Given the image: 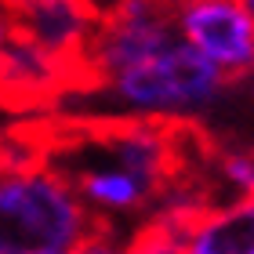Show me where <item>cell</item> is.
Wrapping results in <instances>:
<instances>
[{
    "instance_id": "2",
    "label": "cell",
    "mask_w": 254,
    "mask_h": 254,
    "mask_svg": "<svg viewBox=\"0 0 254 254\" xmlns=\"http://www.w3.org/2000/svg\"><path fill=\"white\" fill-rule=\"evenodd\" d=\"M102 229L48 156L0 175V254H59Z\"/></svg>"
},
{
    "instance_id": "14",
    "label": "cell",
    "mask_w": 254,
    "mask_h": 254,
    "mask_svg": "<svg viewBox=\"0 0 254 254\" xmlns=\"http://www.w3.org/2000/svg\"><path fill=\"white\" fill-rule=\"evenodd\" d=\"M4 167H7L4 164V138H0V175H4Z\"/></svg>"
},
{
    "instance_id": "13",
    "label": "cell",
    "mask_w": 254,
    "mask_h": 254,
    "mask_svg": "<svg viewBox=\"0 0 254 254\" xmlns=\"http://www.w3.org/2000/svg\"><path fill=\"white\" fill-rule=\"evenodd\" d=\"M7 7H15V4H48V0H4Z\"/></svg>"
},
{
    "instance_id": "6",
    "label": "cell",
    "mask_w": 254,
    "mask_h": 254,
    "mask_svg": "<svg viewBox=\"0 0 254 254\" xmlns=\"http://www.w3.org/2000/svg\"><path fill=\"white\" fill-rule=\"evenodd\" d=\"M7 15H11V33L51 51L55 59L80 65L98 22V7L95 0H48V4H15L7 7Z\"/></svg>"
},
{
    "instance_id": "3",
    "label": "cell",
    "mask_w": 254,
    "mask_h": 254,
    "mask_svg": "<svg viewBox=\"0 0 254 254\" xmlns=\"http://www.w3.org/2000/svg\"><path fill=\"white\" fill-rule=\"evenodd\" d=\"M175 33V0H106L84 48V84L164 51Z\"/></svg>"
},
{
    "instance_id": "5",
    "label": "cell",
    "mask_w": 254,
    "mask_h": 254,
    "mask_svg": "<svg viewBox=\"0 0 254 254\" xmlns=\"http://www.w3.org/2000/svg\"><path fill=\"white\" fill-rule=\"evenodd\" d=\"M80 84H84L80 65L55 59L51 51L29 44L18 33H11L0 48V106H44L76 91Z\"/></svg>"
},
{
    "instance_id": "12",
    "label": "cell",
    "mask_w": 254,
    "mask_h": 254,
    "mask_svg": "<svg viewBox=\"0 0 254 254\" xmlns=\"http://www.w3.org/2000/svg\"><path fill=\"white\" fill-rule=\"evenodd\" d=\"M7 37H11V15H7L4 0H0V48L7 44Z\"/></svg>"
},
{
    "instance_id": "1",
    "label": "cell",
    "mask_w": 254,
    "mask_h": 254,
    "mask_svg": "<svg viewBox=\"0 0 254 254\" xmlns=\"http://www.w3.org/2000/svg\"><path fill=\"white\" fill-rule=\"evenodd\" d=\"M76 91H91L102 102L106 109L102 120L200 127L203 120L218 117L240 87L225 80L211 62H203L192 48L171 40L164 51L124 65L95 84H80Z\"/></svg>"
},
{
    "instance_id": "10",
    "label": "cell",
    "mask_w": 254,
    "mask_h": 254,
    "mask_svg": "<svg viewBox=\"0 0 254 254\" xmlns=\"http://www.w3.org/2000/svg\"><path fill=\"white\" fill-rule=\"evenodd\" d=\"M124 254H182V244L138 222L131 236H124Z\"/></svg>"
},
{
    "instance_id": "4",
    "label": "cell",
    "mask_w": 254,
    "mask_h": 254,
    "mask_svg": "<svg viewBox=\"0 0 254 254\" xmlns=\"http://www.w3.org/2000/svg\"><path fill=\"white\" fill-rule=\"evenodd\" d=\"M175 33L236 87L254 84V18L240 0H175Z\"/></svg>"
},
{
    "instance_id": "11",
    "label": "cell",
    "mask_w": 254,
    "mask_h": 254,
    "mask_svg": "<svg viewBox=\"0 0 254 254\" xmlns=\"http://www.w3.org/2000/svg\"><path fill=\"white\" fill-rule=\"evenodd\" d=\"M69 254H124V236L117 233V229H95L84 244H76Z\"/></svg>"
},
{
    "instance_id": "7",
    "label": "cell",
    "mask_w": 254,
    "mask_h": 254,
    "mask_svg": "<svg viewBox=\"0 0 254 254\" xmlns=\"http://www.w3.org/2000/svg\"><path fill=\"white\" fill-rule=\"evenodd\" d=\"M182 254H254V196L214 200L186 233Z\"/></svg>"
},
{
    "instance_id": "8",
    "label": "cell",
    "mask_w": 254,
    "mask_h": 254,
    "mask_svg": "<svg viewBox=\"0 0 254 254\" xmlns=\"http://www.w3.org/2000/svg\"><path fill=\"white\" fill-rule=\"evenodd\" d=\"M218 200L211 182H207L203 175H192V171L186 167L175 182H167L164 189H160V196L153 200V207L145 211L142 225L156 229V233H164L171 240H186V233L203 218V211Z\"/></svg>"
},
{
    "instance_id": "15",
    "label": "cell",
    "mask_w": 254,
    "mask_h": 254,
    "mask_svg": "<svg viewBox=\"0 0 254 254\" xmlns=\"http://www.w3.org/2000/svg\"><path fill=\"white\" fill-rule=\"evenodd\" d=\"M240 4H244V7H247V15L254 18V0H240Z\"/></svg>"
},
{
    "instance_id": "9",
    "label": "cell",
    "mask_w": 254,
    "mask_h": 254,
    "mask_svg": "<svg viewBox=\"0 0 254 254\" xmlns=\"http://www.w3.org/2000/svg\"><path fill=\"white\" fill-rule=\"evenodd\" d=\"M211 189L218 200L254 196V145H222L211 156Z\"/></svg>"
}]
</instances>
